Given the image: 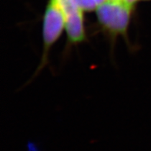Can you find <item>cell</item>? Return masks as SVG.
Instances as JSON below:
<instances>
[{
	"label": "cell",
	"mask_w": 151,
	"mask_h": 151,
	"mask_svg": "<svg viewBox=\"0 0 151 151\" xmlns=\"http://www.w3.org/2000/svg\"><path fill=\"white\" fill-rule=\"evenodd\" d=\"M83 10L91 11L97 9L105 0H73Z\"/></svg>",
	"instance_id": "cell-4"
},
{
	"label": "cell",
	"mask_w": 151,
	"mask_h": 151,
	"mask_svg": "<svg viewBox=\"0 0 151 151\" xmlns=\"http://www.w3.org/2000/svg\"><path fill=\"white\" fill-rule=\"evenodd\" d=\"M66 25L65 16L57 0H50L43 21L44 54L60 37Z\"/></svg>",
	"instance_id": "cell-2"
},
{
	"label": "cell",
	"mask_w": 151,
	"mask_h": 151,
	"mask_svg": "<svg viewBox=\"0 0 151 151\" xmlns=\"http://www.w3.org/2000/svg\"><path fill=\"white\" fill-rule=\"evenodd\" d=\"M133 5L126 0H105L96 9L102 26L113 33H123L129 25Z\"/></svg>",
	"instance_id": "cell-1"
},
{
	"label": "cell",
	"mask_w": 151,
	"mask_h": 151,
	"mask_svg": "<svg viewBox=\"0 0 151 151\" xmlns=\"http://www.w3.org/2000/svg\"><path fill=\"white\" fill-rule=\"evenodd\" d=\"M63 11L66 32L70 41L80 42L85 38L83 9L73 0H57Z\"/></svg>",
	"instance_id": "cell-3"
},
{
	"label": "cell",
	"mask_w": 151,
	"mask_h": 151,
	"mask_svg": "<svg viewBox=\"0 0 151 151\" xmlns=\"http://www.w3.org/2000/svg\"><path fill=\"white\" fill-rule=\"evenodd\" d=\"M127 2H128L129 3V4H131V5H133L134 4V2H137V0H126Z\"/></svg>",
	"instance_id": "cell-5"
}]
</instances>
